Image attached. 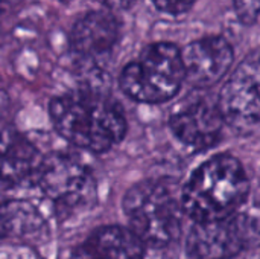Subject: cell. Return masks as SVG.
Segmentation results:
<instances>
[{
  "mask_svg": "<svg viewBox=\"0 0 260 259\" xmlns=\"http://www.w3.org/2000/svg\"><path fill=\"white\" fill-rule=\"evenodd\" d=\"M49 113L61 137L93 153L108 151L126 133V119L119 102L91 89L52 99Z\"/></svg>",
  "mask_w": 260,
  "mask_h": 259,
  "instance_id": "6da1fadb",
  "label": "cell"
},
{
  "mask_svg": "<svg viewBox=\"0 0 260 259\" xmlns=\"http://www.w3.org/2000/svg\"><path fill=\"white\" fill-rule=\"evenodd\" d=\"M248 192L250 182L241 162L218 154L197 168L183 186V212L195 223L222 220L236 214Z\"/></svg>",
  "mask_w": 260,
  "mask_h": 259,
  "instance_id": "7a4b0ae2",
  "label": "cell"
},
{
  "mask_svg": "<svg viewBox=\"0 0 260 259\" xmlns=\"http://www.w3.org/2000/svg\"><path fill=\"white\" fill-rule=\"evenodd\" d=\"M131 232L145 244L165 247L174 243L183 226L181 189L174 179H149L136 183L123 197Z\"/></svg>",
  "mask_w": 260,
  "mask_h": 259,
  "instance_id": "3957f363",
  "label": "cell"
},
{
  "mask_svg": "<svg viewBox=\"0 0 260 259\" xmlns=\"http://www.w3.org/2000/svg\"><path fill=\"white\" fill-rule=\"evenodd\" d=\"M184 81L180 49L172 43L146 46L120 73L122 92L134 101L158 104L174 98Z\"/></svg>",
  "mask_w": 260,
  "mask_h": 259,
  "instance_id": "277c9868",
  "label": "cell"
},
{
  "mask_svg": "<svg viewBox=\"0 0 260 259\" xmlns=\"http://www.w3.org/2000/svg\"><path fill=\"white\" fill-rule=\"evenodd\" d=\"M35 182L61 220L91 209L98 198L96 180L90 169L66 154L43 157Z\"/></svg>",
  "mask_w": 260,
  "mask_h": 259,
  "instance_id": "5b68a950",
  "label": "cell"
},
{
  "mask_svg": "<svg viewBox=\"0 0 260 259\" xmlns=\"http://www.w3.org/2000/svg\"><path fill=\"white\" fill-rule=\"evenodd\" d=\"M218 107L224 122L241 136L256 134L259 130V56L257 52L245 58L224 84Z\"/></svg>",
  "mask_w": 260,
  "mask_h": 259,
  "instance_id": "8992f818",
  "label": "cell"
},
{
  "mask_svg": "<svg viewBox=\"0 0 260 259\" xmlns=\"http://www.w3.org/2000/svg\"><path fill=\"white\" fill-rule=\"evenodd\" d=\"M256 234V221L245 214L195 223L187 237V252L193 259H232L251 244Z\"/></svg>",
  "mask_w": 260,
  "mask_h": 259,
  "instance_id": "52a82bcc",
  "label": "cell"
},
{
  "mask_svg": "<svg viewBox=\"0 0 260 259\" xmlns=\"http://www.w3.org/2000/svg\"><path fill=\"white\" fill-rule=\"evenodd\" d=\"M169 125L181 143L201 151L219 140L224 119L218 101L206 95H192L172 111Z\"/></svg>",
  "mask_w": 260,
  "mask_h": 259,
  "instance_id": "ba28073f",
  "label": "cell"
},
{
  "mask_svg": "<svg viewBox=\"0 0 260 259\" xmlns=\"http://www.w3.org/2000/svg\"><path fill=\"white\" fill-rule=\"evenodd\" d=\"M181 52L184 81L197 89L219 82L235 60V50L224 37H204L187 44Z\"/></svg>",
  "mask_w": 260,
  "mask_h": 259,
  "instance_id": "9c48e42d",
  "label": "cell"
},
{
  "mask_svg": "<svg viewBox=\"0 0 260 259\" xmlns=\"http://www.w3.org/2000/svg\"><path fill=\"white\" fill-rule=\"evenodd\" d=\"M43 156L17 128L0 122V186L35 182Z\"/></svg>",
  "mask_w": 260,
  "mask_h": 259,
  "instance_id": "30bf717a",
  "label": "cell"
},
{
  "mask_svg": "<svg viewBox=\"0 0 260 259\" xmlns=\"http://www.w3.org/2000/svg\"><path fill=\"white\" fill-rule=\"evenodd\" d=\"M117 37L119 21L113 12L107 9L90 11L72 29V52L82 61H96L111 52Z\"/></svg>",
  "mask_w": 260,
  "mask_h": 259,
  "instance_id": "8fae6325",
  "label": "cell"
},
{
  "mask_svg": "<svg viewBox=\"0 0 260 259\" xmlns=\"http://www.w3.org/2000/svg\"><path fill=\"white\" fill-rule=\"evenodd\" d=\"M49 234L38 209L26 200L0 203V244H38Z\"/></svg>",
  "mask_w": 260,
  "mask_h": 259,
  "instance_id": "7c38bea8",
  "label": "cell"
},
{
  "mask_svg": "<svg viewBox=\"0 0 260 259\" xmlns=\"http://www.w3.org/2000/svg\"><path fill=\"white\" fill-rule=\"evenodd\" d=\"M145 246L129 231L120 226L96 229L81 243L70 259H143Z\"/></svg>",
  "mask_w": 260,
  "mask_h": 259,
  "instance_id": "4fadbf2b",
  "label": "cell"
},
{
  "mask_svg": "<svg viewBox=\"0 0 260 259\" xmlns=\"http://www.w3.org/2000/svg\"><path fill=\"white\" fill-rule=\"evenodd\" d=\"M235 12L244 24H256L259 18V0H233Z\"/></svg>",
  "mask_w": 260,
  "mask_h": 259,
  "instance_id": "5bb4252c",
  "label": "cell"
},
{
  "mask_svg": "<svg viewBox=\"0 0 260 259\" xmlns=\"http://www.w3.org/2000/svg\"><path fill=\"white\" fill-rule=\"evenodd\" d=\"M155 8L165 14L169 15H178L183 12H187L197 0H152Z\"/></svg>",
  "mask_w": 260,
  "mask_h": 259,
  "instance_id": "9a60e30c",
  "label": "cell"
},
{
  "mask_svg": "<svg viewBox=\"0 0 260 259\" xmlns=\"http://www.w3.org/2000/svg\"><path fill=\"white\" fill-rule=\"evenodd\" d=\"M98 2H101L104 6L110 9H126L131 5H134L137 0H98Z\"/></svg>",
  "mask_w": 260,
  "mask_h": 259,
  "instance_id": "2e32d148",
  "label": "cell"
},
{
  "mask_svg": "<svg viewBox=\"0 0 260 259\" xmlns=\"http://www.w3.org/2000/svg\"><path fill=\"white\" fill-rule=\"evenodd\" d=\"M20 3H21V0H0V14L15 9Z\"/></svg>",
  "mask_w": 260,
  "mask_h": 259,
  "instance_id": "e0dca14e",
  "label": "cell"
},
{
  "mask_svg": "<svg viewBox=\"0 0 260 259\" xmlns=\"http://www.w3.org/2000/svg\"><path fill=\"white\" fill-rule=\"evenodd\" d=\"M56 2H61V3H69V2H72V0H56Z\"/></svg>",
  "mask_w": 260,
  "mask_h": 259,
  "instance_id": "ac0fdd59",
  "label": "cell"
}]
</instances>
